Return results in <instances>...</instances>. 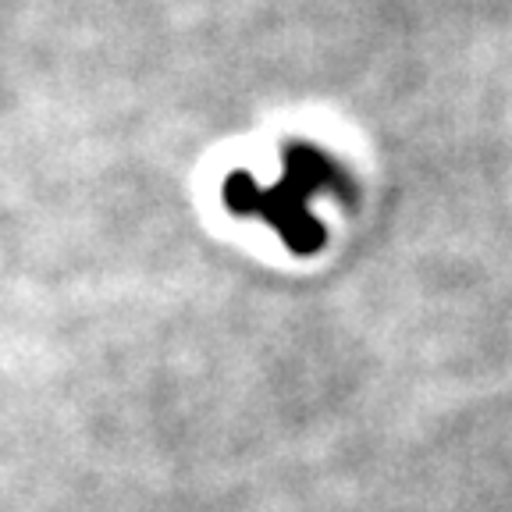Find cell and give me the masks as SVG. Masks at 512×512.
I'll list each match as a JSON object with an SVG mask.
<instances>
[{
  "label": "cell",
  "instance_id": "1",
  "mask_svg": "<svg viewBox=\"0 0 512 512\" xmlns=\"http://www.w3.org/2000/svg\"><path fill=\"white\" fill-rule=\"evenodd\" d=\"M285 171L288 178L274 189L256 185L249 175H235L224 185V200L232 203L239 214H253L260 221L274 224L281 239L296 253H310L324 242L317 217L310 214V200L324 189H342V171L335 160L317 146H288L285 150Z\"/></svg>",
  "mask_w": 512,
  "mask_h": 512
}]
</instances>
